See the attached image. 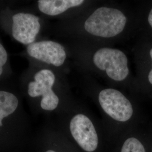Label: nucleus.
Segmentation results:
<instances>
[{
    "mask_svg": "<svg viewBox=\"0 0 152 152\" xmlns=\"http://www.w3.org/2000/svg\"><path fill=\"white\" fill-rule=\"evenodd\" d=\"M121 152H145L140 141L135 137H130L125 141Z\"/></svg>",
    "mask_w": 152,
    "mask_h": 152,
    "instance_id": "nucleus-10",
    "label": "nucleus"
},
{
    "mask_svg": "<svg viewBox=\"0 0 152 152\" xmlns=\"http://www.w3.org/2000/svg\"><path fill=\"white\" fill-rule=\"evenodd\" d=\"M71 134L80 147L87 152L95 151L98 136L92 122L83 114L76 115L70 122Z\"/></svg>",
    "mask_w": 152,
    "mask_h": 152,
    "instance_id": "nucleus-5",
    "label": "nucleus"
},
{
    "mask_svg": "<svg viewBox=\"0 0 152 152\" xmlns=\"http://www.w3.org/2000/svg\"><path fill=\"white\" fill-rule=\"evenodd\" d=\"M18 106V100L13 94L0 91V127L2 120L13 113Z\"/></svg>",
    "mask_w": 152,
    "mask_h": 152,
    "instance_id": "nucleus-9",
    "label": "nucleus"
},
{
    "mask_svg": "<svg viewBox=\"0 0 152 152\" xmlns=\"http://www.w3.org/2000/svg\"><path fill=\"white\" fill-rule=\"evenodd\" d=\"M150 55H151V57L152 60V49L150 50ZM148 80H149V82L152 85V69L151 71V72H149V75H148Z\"/></svg>",
    "mask_w": 152,
    "mask_h": 152,
    "instance_id": "nucleus-12",
    "label": "nucleus"
},
{
    "mask_svg": "<svg viewBox=\"0 0 152 152\" xmlns=\"http://www.w3.org/2000/svg\"><path fill=\"white\" fill-rule=\"evenodd\" d=\"M27 50L28 55L32 58L56 66L63 65L66 59L64 47L51 41L30 44L28 46Z\"/></svg>",
    "mask_w": 152,
    "mask_h": 152,
    "instance_id": "nucleus-7",
    "label": "nucleus"
},
{
    "mask_svg": "<svg viewBox=\"0 0 152 152\" xmlns=\"http://www.w3.org/2000/svg\"><path fill=\"white\" fill-rule=\"evenodd\" d=\"M93 60L98 68L106 71L107 75L113 80L121 81L129 75L127 58L119 50L100 49L94 55Z\"/></svg>",
    "mask_w": 152,
    "mask_h": 152,
    "instance_id": "nucleus-2",
    "label": "nucleus"
},
{
    "mask_svg": "<svg viewBox=\"0 0 152 152\" xmlns=\"http://www.w3.org/2000/svg\"><path fill=\"white\" fill-rule=\"evenodd\" d=\"M148 22L150 24V26L152 28V9L150 11L149 16H148Z\"/></svg>",
    "mask_w": 152,
    "mask_h": 152,
    "instance_id": "nucleus-13",
    "label": "nucleus"
},
{
    "mask_svg": "<svg viewBox=\"0 0 152 152\" xmlns=\"http://www.w3.org/2000/svg\"><path fill=\"white\" fill-rule=\"evenodd\" d=\"M55 77L54 73L49 69L37 72L34 77V81L29 82L28 93L32 98L42 96L41 107L46 110H53L58 105L59 98L53 91Z\"/></svg>",
    "mask_w": 152,
    "mask_h": 152,
    "instance_id": "nucleus-3",
    "label": "nucleus"
},
{
    "mask_svg": "<svg viewBox=\"0 0 152 152\" xmlns=\"http://www.w3.org/2000/svg\"><path fill=\"white\" fill-rule=\"evenodd\" d=\"M7 60V53L5 49L0 43V76L3 72V67Z\"/></svg>",
    "mask_w": 152,
    "mask_h": 152,
    "instance_id": "nucleus-11",
    "label": "nucleus"
},
{
    "mask_svg": "<svg viewBox=\"0 0 152 152\" xmlns=\"http://www.w3.org/2000/svg\"><path fill=\"white\" fill-rule=\"evenodd\" d=\"M99 101L104 112L113 119L126 122L133 114L130 101L118 90L107 88L99 93Z\"/></svg>",
    "mask_w": 152,
    "mask_h": 152,
    "instance_id": "nucleus-4",
    "label": "nucleus"
},
{
    "mask_svg": "<svg viewBox=\"0 0 152 152\" xmlns=\"http://www.w3.org/2000/svg\"><path fill=\"white\" fill-rule=\"evenodd\" d=\"M40 28L41 24L37 16L24 12L17 13L12 16V36L21 44L34 43Z\"/></svg>",
    "mask_w": 152,
    "mask_h": 152,
    "instance_id": "nucleus-6",
    "label": "nucleus"
},
{
    "mask_svg": "<svg viewBox=\"0 0 152 152\" xmlns=\"http://www.w3.org/2000/svg\"><path fill=\"white\" fill-rule=\"evenodd\" d=\"M82 0H39V10L46 15L55 16L64 12L71 7L81 5Z\"/></svg>",
    "mask_w": 152,
    "mask_h": 152,
    "instance_id": "nucleus-8",
    "label": "nucleus"
},
{
    "mask_svg": "<svg viewBox=\"0 0 152 152\" xmlns=\"http://www.w3.org/2000/svg\"><path fill=\"white\" fill-rule=\"evenodd\" d=\"M126 18L121 11L102 7L94 11L85 23L87 32L104 38L113 37L123 31Z\"/></svg>",
    "mask_w": 152,
    "mask_h": 152,
    "instance_id": "nucleus-1",
    "label": "nucleus"
},
{
    "mask_svg": "<svg viewBox=\"0 0 152 152\" xmlns=\"http://www.w3.org/2000/svg\"><path fill=\"white\" fill-rule=\"evenodd\" d=\"M46 152H56L54 151H53V150H49V151H46Z\"/></svg>",
    "mask_w": 152,
    "mask_h": 152,
    "instance_id": "nucleus-14",
    "label": "nucleus"
}]
</instances>
